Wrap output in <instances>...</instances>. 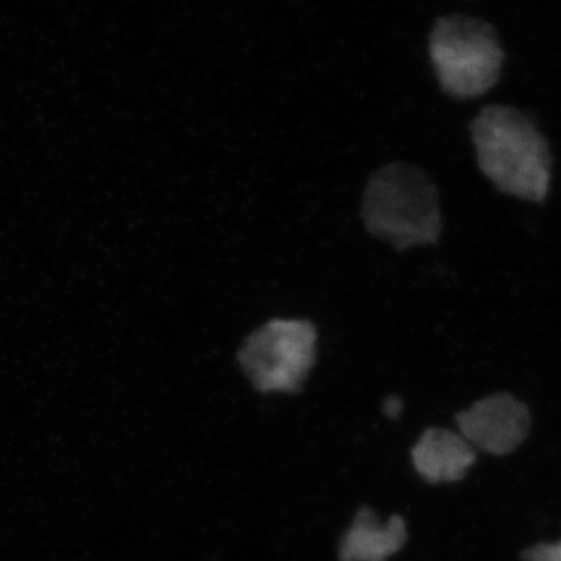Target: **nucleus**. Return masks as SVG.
<instances>
[{
	"instance_id": "nucleus-5",
	"label": "nucleus",
	"mask_w": 561,
	"mask_h": 561,
	"mask_svg": "<svg viewBox=\"0 0 561 561\" xmlns=\"http://www.w3.org/2000/svg\"><path fill=\"white\" fill-rule=\"evenodd\" d=\"M456 420L460 434L471 446L494 456L515 451L530 430L526 405L507 393L491 394L474 402Z\"/></svg>"
},
{
	"instance_id": "nucleus-2",
	"label": "nucleus",
	"mask_w": 561,
	"mask_h": 561,
	"mask_svg": "<svg viewBox=\"0 0 561 561\" xmlns=\"http://www.w3.org/2000/svg\"><path fill=\"white\" fill-rule=\"evenodd\" d=\"M362 217L373 236L400 250L435 242L442 231L434 183L408 164L386 165L373 175Z\"/></svg>"
},
{
	"instance_id": "nucleus-9",
	"label": "nucleus",
	"mask_w": 561,
	"mask_h": 561,
	"mask_svg": "<svg viewBox=\"0 0 561 561\" xmlns=\"http://www.w3.org/2000/svg\"><path fill=\"white\" fill-rule=\"evenodd\" d=\"M383 413H386L389 419H398L402 412V400L398 397H390L383 401Z\"/></svg>"
},
{
	"instance_id": "nucleus-3",
	"label": "nucleus",
	"mask_w": 561,
	"mask_h": 561,
	"mask_svg": "<svg viewBox=\"0 0 561 561\" xmlns=\"http://www.w3.org/2000/svg\"><path fill=\"white\" fill-rule=\"evenodd\" d=\"M430 54L443 90L461 99L490 91L504 60L493 28L467 16L442 18L431 33Z\"/></svg>"
},
{
	"instance_id": "nucleus-4",
	"label": "nucleus",
	"mask_w": 561,
	"mask_h": 561,
	"mask_svg": "<svg viewBox=\"0 0 561 561\" xmlns=\"http://www.w3.org/2000/svg\"><path fill=\"white\" fill-rule=\"evenodd\" d=\"M316 345L311 321L276 319L251 332L238 359L257 390L295 393L311 371Z\"/></svg>"
},
{
	"instance_id": "nucleus-8",
	"label": "nucleus",
	"mask_w": 561,
	"mask_h": 561,
	"mask_svg": "<svg viewBox=\"0 0 561 561\" xmlns=\"http://www.w3.org/2000/svg\"><path fill=\"white\" fill-rule=\"evenodd\" d=\"M524 561H561V541L556 545L541 542L523 552Z\"/></svg>"
},
{
	"instance_id": "nucleus-6",
	"label": "nucleus",
	"mask_w": 561,
	"mask_h": 561,
	"mask_svg": "<svg viewBox=\"0 0 561 561\" xmlns=\"http://www.w3.org/2000/svg\"><path fill=\"white\" fill-rule=\"evenodd\" d=\"M413 467L430 483L457 482L467 476L476 454L457 432L427 430L412 449Z\"/></svg>"
},
{
	"instance_id": "nucleus-1",
	"label": "nucleus",
	"mask_w": 561,
	"mask_h": 561,
	"mask_svg": "<svg viewBox=\"0 0 561 561\" xmlns=\"http://www.w3.org/2000/svg\"><path fill=\"white\" fill-rule=\"evenodd\" d=\"M479 165L497 190L541 202L551 184V153L535 125L511 106L491 105L472 122Z\"/></svg>"
},
{
	"instance_id": "nucleus-7",
	"label": "nucleus",
	"mask_w": 561,
	"mask_h": 561,
	"mask_svg": "<svg viewBox=\"0 0 561 561\" xmlns=\"http://www.w3.org/2000/svg\"><path fill=\"white\" fill-rule=\"evenodd\" d=\"M408 540V529L401 516L393 515L379 523L370 508H360L353 526L342 538L339 557L342 561H387L400 552Z\"/></svg>"
}]
</instances>
